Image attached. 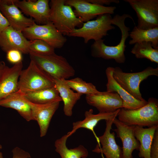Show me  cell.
<instances>
[{
    "label": "cell",
    "instance_id": "cell-1",
    "mask_svg": "<svg viewBox=\"0 0 158 158\" xmlns=\"http://www.w3.org/2000/svg\"><path fill=\"white\" fill-rule=\"evenodd\" d=\"M127 18H130L134 22L131 16L127 14L122 15L116 14L111 20V24L117 26L121 30V36L119 43L115 46H109L105 44L104 40L102 39L95 41L91 46L92 56L105 59H113L119 63L125 62L126 57L124 52L126 47L125 43L129 36V32L130 30V28L125 24V20Z\"/></svg>",
    "mask_w": 158,
    "mask_h": 158
},
{
    "label": "cell",
    "instance_id": "cell-2",
    "mask_svg": "<svg viewBox=\"0 0 158 158\" xmlns=\"http://www.w3.org/2000/svg\"><path fill=\"white\" fill-rule=\"evenodd\" d=\"M118 119L129 126L151 127L158 125V100L150 97L143 106L134 109H120Z\"/></svg>",
    "mask_w": 158,
    "mask_h": 158
},
{
    "label": "cell",
    "instance_id": "cell-3",
    "mask_svg": "<svg viewBox=\"0 0 158 158\" xmlns=\"http://www.w3.org/2000/svg\"><path fill=\"white\" fill-rule=\"evenodd\" d=\"M31 60L54 79H65L73 76L75 71L64 57L55 53L41 54L29 53Z\"/></svg>",
    "mask_w": 158,
    "mask_h": 158
},
{
    "label": "cell",
    "instance_id": "cell-4",
    "mask_svg": "<svg viewBox=\"0 0 158 158\" xmlns=\"http://www.w3.org/2000/svg\"><path fill=\"white\" fill-rule=\"evenodd\" d=\"M65 1L51 0L49 19L63 35L68 36L76 27H81L83 22L76 16L72 7L66 4Z\"/></svg>",
    "mask_w": 158,
    "mask_h": 158
},
{
    "label": "cell",
    "instance_id": "cell-5",
    "mask_svg": "<svg viewBox=\"0 0 158 158\" xmlns=\"http://www.w3.org/2000/svg\"><path fill=\"white\" fill-rule=\"evenodd\" d=\"M18 90L23 93L54 86V79L31 60L26 69L23 70L18 81Z\"/></svg>",
    "mask_w": 158,
    "mask_h": 158
},
{
    "label": "cell",
    "instance_id": "cell-6",
    "mask_svg": "<svg viewBox=\"0 0 158 158\" xmlns=\"http://www.w3.org/2000/svg\"><path fill=\"white\" fill-rule=\"evenodd\" d=\"M151 75L158 76V67H147L142 71L128 73L124 72L119 67L114 68L113 77L123 88L136 99L145 101L140 90V85L142 81Z\"/></svg>",
    "mask_w": 158,
    "mask_h": 158
},
{
    "label": "cell",
    "instance_id": "cell-7",
    "mask_svg": "<svg viewBox=\"0 0 158 158\" xmlns=\"http://www.w3.org/2000/svg\"><path fill=\"white\" fill-rule=\"evenodd\" d=\"M112 18L109 14L99 15L95 20L85 22L80 28L74 29L68 36L81 37L85 43L90 40L95 41L102 39L108 35L109 31L115 28L112 25Z\"/></svg>",
    "mask_w": 158,
    "mask_h": 158
},
{
    "label": "cell",
    "instance_id": "cell-8",
    "mask_svg": "<svg viewBox=\"0 0 158 158\" xmlns=\"http://www.w3.org/2000/svg\"><path fill=\"white\" fill-rule=\"evenodd\" d=\"M22 33L28 40H42L55 49L61 48L66 41V38L60 32L51 22L44 25L35 23L26 28Z\"/></svg>",
    "mask_w": 158,
    "mask_h": 158
},
{
    "label": "cell",
    "instance_id": "cell-9",
    "mask_svg": "<svg viewBox=\"0 0 158 158\" xmlns=\"http://www.w3.org/2000/svg\"><path fill=\"white\" fill-rule=\"evenodd\" d=\"M135 11L138 17L136 27L147 29L158 27V0H124Z\"/></svg>",
    "mask_w": 158,
    "mask_h": 158
},
{
    "label": "cell",
    "instance_id": "cell-10",
    "mask_svg": "<svg viewBox=\"0 0 158 158\" xmlns=\"http://www.w3.org/2000/svg\"><path fill=\"white\" fill-rule=\"evenodd\" d=\"M14 3L22 12L30 16L37 24L44 25L50 22L49 0H14Z\"/></svg>",
    "mask_w": 158,
    "mask_h": 158
},
{
    "label": "cell",
    "instance_id": "cell-11",
    "mask_svg": "<svg viewBox=\"0 0 158 158\" xmlns=\"http://www.w3.org/2000/svg\"><path fill=\"white\" fill-rule=\"evenodd\" d=\"M65 4L73 7L76 16L83 22H86L98 16L105 14H113L116 7L94 4L86 0H65Z\"/></svg>",
    "mask_w": 158,
    "mask_h": 158
},
{
    "label": "cell",
    "instance_id": "cell-12",
    "mask_svg": "<svg viewBox=\"0 0 158 158\" xmlns=\"http://www.w3.org/2000/svg\"><path fill=\"white\" fill-rule=\"evenodd\" d=\"M85 99L88 104L100 113L113 112L123 108V100L116 92L106 91L86 95Z\"/></svg>",
    "mask_w": 158,
    "mask_h": 158
},
{
    "label": "cell",
    "instance_id": "cell-13",
    "mask_svg": "<svg viewBox=\"0 0 158 158\" xmlns=\"http://www.w3.org/2000/svg\"><path fill=\"white\" fill-rule=\"evenodd\" d=\"M14 0H3L0 3V11L13 29L22 32L35 23L31 18L24 16L14 4Z\"/></svg>",
    "mask_w": 158,
    "mask_h": 158
},
{
    "label": "cell",
    "instance_id": "cell-14",
    "mask_svg": "<svg viewBox=\"0 0 158 158\" xmlns=\"http://www.w3.org/2000/svg\"><path fill=\"white\" fill-rule=\"evenodd\" d=\"M27 100L30 106L33 120L36 121L39 126L40 136L44 137L47 133L51 118L58 108L60 102L36 104Z\"/></svg>",
    "mask_w": 158,
    "mask_h": 158
},
{
    "label": "cell",
    "instance_id": "cell-15",
    "mask_svg": "<svg viewBox=\"0 0 158 158\" xmlns=\"http://www.w3.org/2000/svg\"><path fill=\"white\" fill-rule=\"evenodd\" d=\"M30 42L22 32L10 26L0 33V47L6 53L11 50L17 49L22 54H28Z\"/></svg>",
    "mask_w": 158,
    "mask_h": 158
},
{
    "label": "cell",
    "instance_id": "cell-16",
    "mask_svg": "<svg viewBox=\"0 0 158 158\" xmlns=\"http://www.w3.org/2000/svg\"><path fill=\"white\" fill-rule=\"evenodd\" d=\"M113 124L116 128L114 130L122 142L121 158H132V153L135 150H139L140 143L134 133L135 126L126 125L116 118Z\"/></svg>",
    "mask_w": 158,
    "mask_h": 158
},
{
    "label": "cell",
    "instance_id": "cell-17",
    "mask_svg": "<svg viewBox=\"0 0 158 158\" xmlns=\"http://www.w3.org/2000/svg\"><path fill=\"white\" fill-rule=\"evenodd\" d=\"M116 118L105 121V131L102 135L98 137L102 147H96L93 150L94 152L104 154L106 158H121L122 148L116 143L114 132H111L113 121Z\"/></svg>",
    "mask_w": 158,
    "mask_h": 158
},
{
    "label": "cell",
    "instance_id": "cell-18",
    "mask_svg": "<svg viewBox=\"0 0 158 158\" xmlns=\"http://www.w3.org/2000/svg\"><path fill=\"white\" fill-rule=\"evenodd\" d=\"M114 67H108L105 73L107 78V91L116 92L123 101V108L128 109H134L140 108L147 103L146 100L142 101L133 97L121 87L113 77Z\"/></svg>",
    "mask_w": 158,
    "mask_h": 158
},
{
    "label": "cell",
    "instance_id": "cell-19",
    "mask_svg": "<svg viewBox=\"0 0 158 158\" xmlns=\"http://www.w3.org/2000/svg\"><path fill=\"white\" fill-rule=\"evenodd\" d=\"M120 109L116 111L109 113L99 112L97 114H93V111L92 109H90L86 111L85 113V119L82 121H79L73 123L72 130L68 133L69 137L74 133L79 128H84L88 129L93 133L98 143L97 147H100L98 137L95 133L94 129L98 123L101 120H104L105 121L116 117Z\"/></svg>",
    "mask_w": 158,
    "mask_h": 158
},
{
    "label": "cell",
    "instance_id": "cell-20",
    "mask_svg": "<svg viewBox=\"0 0 158 158\" xmlns=\"http://www.w3.org/2000/svg\"><path fill=\"white\" fill-rule=\"evenodd\" d=\"M23 68L22 62L7 66L0 77V100L18 90V81Z\"/></svg>",
    "mask_w": 158,
    "mask_h": 158
},
{
    "label": "cell",
    "instance_id": "cell-21",
    "mask_svg": "<svg viewBox=\"0 0 158 158\" xmlns=\"http://www.w3.org/2000/svg\"><path fill=\"white\" fill-rule=\"evenodd\" d=\"M0 106L16 110L27 121L33 120L30 106L23 93L18 90L0 100Z\"/></svg>",
    "mask_w": 158,
    "mask_h": 158
},
{
    "label": "cell",
    "instance_id": "cell-22",
    "mask_svg": "<svg viewBox=\"0 0 158 158\" xmlns=\"http://www.w3.org/2000/svg\"><path fill=\"white\" fill-rule=\"evenodd\" d=\"M65 79H54V87L58 90L63 102L64 114L70 117L73 114V108L82 94L74 92L65 81Z\"/></svg>",
    "mask_w": 158,
    "mask_h": 158
},
{
    "label": "cell",
    "instance_id": "cell-23",
    "mask_svg": "<svg viewBox=\"0 0 158 158\" xmlns=\"http://www.w3.org/2000/svg\"><path fill=\"white\" fill-rule=\"evenodd\" d=\"M157 128L158 125L147 128L138 126H134V136L140 144L138 154L140 157L150 158V149L155 131Z\"/></svg>",
    "mask_w": 158,
    "mask_h": 158
},
{
    "label": "cell",
    "instance_id": "cell-24",
    "mask_svg": "<svg viewBox=\"0 0 158 158\" xmlns=\"http://www.w3.org/2000/svg\"><path fill=\"white\" fill-rule=\"evenodd\" d=\"M69 136L67 133L55 141V150L61 158H86L89 153L84 146L80 145L72 149H68L66 146V141Z\"/></svg>",
    "mask_w": 158,
    "mask_h": 158
},
{
    "label": "cell",
    "instance_id": "cell-25",
    "mask_svg": "<svg viewBox=\"0 0 158 158\" xmlns=\"http://www.w3.org/2000/svg\"><path fill=\"white\" fill-rule=\"evenodd\" d=\"M23 94L27 100L36 104L62 101L58 90L54 86Z\"/></svg>",
    "mask_w": 158,
    "mask_h": 158
},
{
    "label": "cell",
    "instance_id": "cell-26",
    "mask_svg": "<svg viewBox=\"0 0 158 158\" xmlns=\"http://www.w3.org/2000/svg\"><path fill=\"white\" fill-rule=\"evenodd\" d=\"M129 36L131 39L129 42L130 44L143 42H150L154 48H158V27L142 29L135 26L130 32Z\"/></svg>",
    "mask_w": 158,
    "mask_h": 158
},
{
    "label": "cell",
    "instance_id": "cell-27",
    "mask_svg": "<svg viewBox=\"0 0 158 158\" xmlns=\"http://www.w3.org/2000/svg\"><path fill=\"white\" fill-rule=\"evenodd\" d=\"M131 52L138 59L145 58L158 63V48H154L151 42H143L135 43Z\"/></svg>",
    "mask_w": 158,
    "mask_h": 158
},
{
    "label": "cell",
    "instance_id": "cell-28",
    "mask_svg": "<svg viewBox=\"0 0 158 158\" xmlns=\"http://www.w3.org/2000/svg\"><path fill=\"white\" fill-rule=\"evenodd\" d=\"M66 83L73 90L82 95H92L99 93L96 87L91 83H87L79 77L69 80H65Z\"/></svg>",
    "mask_w": 158,
    "mask_h": 158
},
{
    "label": "cell",
    "instance_id": "cell-29",
    "mask_svg": "<svg viewBox=\"0 0 158 158\" xmlns=\"http://www.w3.org/2000/svg\"><path fill=\"white\" fill-rule=\"evenodd\" d=\"M30 52L41 54H47L54 52V49L46 42L40 40H30Z\"/></svg>",
    "mask_w": 158,
    "mask_h": 158
},
{
    "label": "cell",
    "instance_id": "cell-30",
    "mask_svg": "<svg viewBox=\"0 0 158 158\" xmlns=\"http://www.w3.org/2000/svg\"><path fill=\"white\" fill-rule=\"evenodd\" d=\"M6 58L10 63L14 64L22 62V53L17 49H12L6 53Z\"/></svg>",
    "mask_w": 158,
    "mask_h": 158
},
{
    "label": "cell",
    "instance_id": "cell-31",
    "mask_svg": "<svg viewBox=\"0 0 158 158\" xmlns=\"http://www.w3.org/2000/svg\"><path fill=\"white\" fill-rule=\"evenodd\" d=\"M150 158H158V128L156 130L151 146Z\"/></svg>",
    "mask_w": 158,
    "mask_h": 158
},
{
    "label": "cell",
    "instance_id": "cell-32",
    "mask_svg": "<svg viewBox=\"0 0 158 158\" xmlns=\"http://www.w3.org/2000/svg\"><path fill=\"white\" fill-rule=\"evenodd\" d=\"M12 158H32L30 154L18 147H16L12 151Z\"/></svg>",
    "mask_w": 158,
    "mask_h": 158
},
{
    "label": "cell",
    "instance_id": "cell-33",
    "mask_svg": "<svg viewBox=\"0 0 158 158\" xmlns=\"http://www.w3.org/2000/svg\"><path fill=\"white\" fill-rule=\"evenodd\" d=\"M88 2L100 6L105 4L109 5L111 3L117 4L119 3L118 0H86Z\"/></svg>",
    "mask_w": 158,
    "mask_h": 158
},
{
    "label": "cell",
    "instance_id": "cell-34",
    "mask_svg": "<svg viewBox=\"0 0 158 158\" xmlns=\"http://www.w3.org/2000/svg\"><path fill=\"white\" fill-rule=\"evenodd\" d=\"M9 26L8 20L0 11V33Z\"/></svg>",
    "mask_w": 158,
    "mask_h": 158
},
{
    "label": "cell",
    "instance_id": "cell-35",
    "mask_svg": "<svg viewBox=\"0 0 158 158\" xmlns=\"http://www.w3.org/2000/svg\"><path fill=\"white\" fill-rule=\"evenodd\" d=\"M7 66L4 61H1L0 62V77L5 70Z\"/></svg>",
    "mask_w": 158,
    "mask_h": 158
},
{
    "label": "cell",
    "instance_id": "cell-36",
    "mask_svg": "<svg viewBox=\"0 0 158 158\" xmlns=\"http://www.w3.org/2000/svg\"><path fill=\"white\" fill-rule=\"evenodd\" d=\"M0 158H4L2 153L0 152Z\"/></svg>",
    "mask_w": 158,
    "mask_h": 158
},
{
    "label": "cell",
    "instance_id": "cell-37",
    "mask_svg": "<svg viewBox=\"0 0 158 158\" xmlns=\"http://www.w3.org/2000/svg\"><path fill=\"white\" fill-rule=\"evenodd\" d=\"M2 0H0V3L2 2Z\"/></svg>",
    "mask_w": 158,
    "mask_h": 158
}]
</instances>
